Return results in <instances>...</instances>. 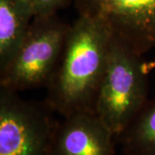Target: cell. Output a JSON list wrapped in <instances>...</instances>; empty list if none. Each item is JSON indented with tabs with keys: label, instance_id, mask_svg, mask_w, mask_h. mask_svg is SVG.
<instances>
[{
	"label": "cell",
	"instance_id": "6da1fadb",
	"mask_svg": "<svg viewBox=\"0 0 155 155\" xmlns=\"http://www.w3.org/2000/svg\"><path fill=\"white\" fill-rule=\"evenodd\" d=\"M110 41L109 29L94 18L78 16L70 25L61 61L46 86L44 102L51 110L62 117L95 113Z\"/></svg>",
	"mask_w": 155,
	"mask_h": 155
},
{
	"label": "cell",
	"instance_id": "7a4b0ae2",
	"mask_svg": "<svg viewBox=\"0 0 155 155\" xmlns=\"http://www.w3.org/2000/svg\"><path fill=\"white\" fill-rule=\"evenodd\" d=\"M142 55L111 35L95 113L117 136L147 102L148 79Z\"/></svg>",
	"mask_w": 155,
	"mask_h": 155
},
{
	"label": "cell",
	"instance_id": "3957f363",
	"mask_svg": "<svg viewBox=\"0 0 155 155\" xmlns=\"http://www.w3.org/2000/svg\"><path fill=\"white\" fill-rule=\"evenodd\" d=\"M69 28L57 14L34 17L16 54L0 71V87L16 92L46 87L61 61Z\"/></svg>",
	"mask_w": 155,
	"mask_h": 155
},
{
	"label": "cell",
	"instance_id": "277c9868",
	"mask_svg": "<svg viewBox=\"0 0 155 155\" xmlns=\"http://www.w3.org/2000/svg\"><path fill=\"white\" fill-rule=\"evenodd\" d=\"M43 103L0 87V155H51L58 121Z\"/></svg>",
	"mask_w": 155,
	"mask_h": 155
},
{
	"label": "cell",
	"instance_id": "5b68a950",
	"mask_svg": "<svg viewBox=\"0 0 155 155\" xmlns=\"http://www.w3.org/2000/svg\"><path fill=\"white\" fill-rule=\"evenodd\" d=\"M78 16L104 24L111 35L143 55L155 47V0H73Z\"/></svg>",
	"mask_w": 155,
	"mask_h": 155
},
{
	"label": "cell",
	"instance_id": "8992f818",
	"mask_svg": "<svg viewBox=\"0 0 155 155\" xmlns=\"http://www.w3.org/2000/svg\"><path fill=\"white\" fill-rule=\"evenodd\" d=\"M115 140L97 114L77 113L58 122L51 155H116Z\"/></svg>",
	"mask_w": 155,
	"mask_h": 155
},
{
	"label": "cell",
	"instance_id": "52a82bcc",
	"mask_svg": "<svg viewBox=\"0 0 155 155\" xmlns=\"http://www.w3.org/2000/svg\"><path fill=\"white\" fill-rule=\"evenodd\" d=\"M34 17L26 0H0V71L16 54Z\"/></svg>",
	"mask_w": 155,
	"mask_h": 155
},
{
	"label": "cell",
	"instance_id": "ba28073f",
	"mask_svg": "<svg viewBox=\"0 0 155 155\" xmlns=\"http://www.w3.org/2000/svg\"><path fill=\"white\" fill-rule=\"evenodd\" d=\"M116 140L123 155H155V97L147 100Z\"/></svg>",
	"mask_w": 155,
	"mask_h": 155
},
{
	"label": "cell",
	"instance_id": "9c48e42d",
	"mask_svg": "<svg viewBox=\"0 0 155 155\" xmlns=\"http://www.w3.org/2000/svg\"><path fill=\"white\" fill-rule=\"evenodd\" d=\"M35 17H47L57 12L73 3V0H26Z\"/></svg>",
	"mask_w": 155,
	"mask_h": 155
}]
</instances>
